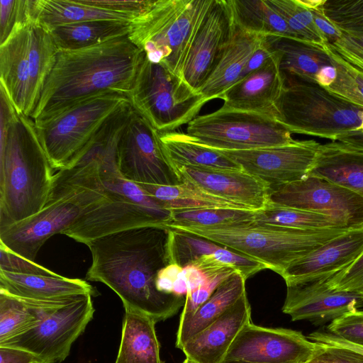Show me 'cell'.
Segmentation results:
<instances>
[{
    "mask_svg": "<svg viewBox=\"0 0 363 363\" xmlns=\"http://www.w3.org/2000/svg\"><path fill=\"white\" fill-rule=\"evenodd\" d=\"M0 290L26 301H56L67 297L90 294L96 290L88 282L62 275H33L0 270Z\"/></svg>",
    "mask_w": 363,
    "mask_h": 363,
    "instance_id": "obj_25",
    "label": "cell"
},
{
    "mask_svg": "<svg viewBox=\"0 0 363 363\" xmlns=\"http://www.w3.org/2000/svg\"><path fill=\"white\" fill-rule=\"evenodd\" d=\"M276 104V118L291 133L337 141L360 131L363 108L327 88L293 77H284Z\"/></svg>",
    "mask_w": 363,
    "mask_h": 363,
    "instance_id": "obj_8",
    "label": "cell"
},
{
    "mask_svg": "<svg viewBox=\"0 0 363 363\" xmlns=\"http://www.w3.org/2000/svg\"><path fill=\"white\" fill-rule=\"evenodd\" d=\"M255 211L229 208L183 209L171 211L167 227H216L251 223Z\"/></svg>",
    "mask_w": 363,
    "mask_h": 363,
    "instance_id": "obj_36",
    "label": "cell"
},
{
    "mask_svg": "<svg viewBox=\"0 0 363 363\" xmlns=\"http://www.w3.org/2000/svg\"><path fill=\"white\" fill-rule=\"evenodd\" d=\"M130 102L121 92L109 91L87 98L49 119L34 122L40 142L53 169L67 167L105 121Z\"/></svg>",
    "mask_w": 363,
    "mask_h": 363,
    "instance_id": "obj_12",
    "label": "cell"
},
{
    "mask_svg": "<svg viewBox=\"0 0 363 363\" xmlns=\"http://www.w3.org/2000/svg\"><path fill=\"white\" fill-rule=\"evenodd\" d=\"M308 176L323 179L363 198V150L340 141L320 144Z\"/></svg>",
    "mask_w": 363,
    "mask_h": 363,
    "instance_id": "obj_26",
    "label": "cell"
},
{
    "mask_svg": "<svg viewBox=\"0 0 363 363\" xmlns=\"http://www.w3.org/2000/svg\"><path fill=\"white\" fill-rule=\"evenodd\" d=\"M320 7L342 33L363 37V0H321Z\"/></svg>",
    "mask_w": 363,
    "mask_h": 363,
    "instance_id": "obj_39",
    "label": "cell"
},
{
    "mask_svg": "<svg viewBox=\"0 0 363 363\" xmlns=\"http://www.w3.org/2000/svg\"><path fill=\"white\" fill-rule=\"evenodd\" d=\"M320 145L315 140H308L252 150H217L271 189L307 177Z\"/></svg>",
    "mask_w": 363,
    "mask_h": 363,
    "instance_id": "obj_17",
    "label": "cell"
},
{
    "mask_svg": "<svg viewBox=\"0 0 363 363\" xmlns=\"http://www.w3.org/2000/svg\"><path fill=\"white\" fill-rule=\"evenodd\" d=\"M264 39L247 62L246 67H245L241 74L240 79L244 78L250 73L260 68L272 55V53L270 52L264 43Z\"/></svg>",
    "mask_w": 363,
    "mask_h": 363,
    "instance_id": "obj_53",
    "label": "cell"
},
{
    "mask_svg": "<svg viewBox=\"0 0 363 363\" xmlns=\"http://www.w3.org/2000/svg\"><path fill=\"white\" fill-rule=\"evenodd\" d=\"M117 167L125 179L136 184L182 183L164 150L160 133L134 108L118 143Z\"/></svg>",
    "mask_w": 363,
    "mask_h": 363,
    "instance_id": "obj_14",
    "label": "cell"
},
{
    "mask_svg": "<svg viewBox=\"0 0 363 363\" xmlns=\"http://www.w3.org/2000/svg\"><path fill=\"white\" fill-rule=\"evenodd\" d=\"M160 138L167 157L177 170L183 166L242 169L218 150L198 142L186 133H160Z\"/></svg>",
    "mask_w": 363,
    "mask_h": 363,
    "instance_id": "obj_32",
    "label": "cell"
},
{
    "mask_svg": "<svg viewBox=\"0 0 363 363\" xmlns=\"http://www.w3.org/2000/svg\"><path fill=\"white\" fill-rule=\"evenodd\" d=\"M155 323L149 316L125 308L115 363H163Z\"/></svg>",
    "mask_w": 363,
    "mask_h": 363,
    "instance_id": "obj_28",
    "label": "cell"
},
{
    "mask_svg": "<svg viewBox=\"0 0 363 363\" xmlns=\"http://www.w3.org/2000/svg\"><path fill=\"white\" fill-rule=\"evenodd\" d=\"M0 270L33 275H58L36 262L16 254L2 244H0Z\"/></svg>",
    "mask_w": 363,
    "mask_h": 363,
    "instance_id": "obj_45",
    "label": "cell"
},
{
    "mask_svg": "<svg viewBox=\"0 0 363 363\" xmlns=\"http://www.w3.org/2000/svg\"><path fill=\"white\" fill-rule=\"evenodd\" d=\"M128 96L133 108L160 133L188 124L208 102L181 77L145 55Z\"/></svg>",
    "mask_w": 363,
    "mask_h": 363,
    "instance_id": "obj_10",
    "label": "cell"
},
{
    "mask_svg": "<svg viewBox=\"0 0 363 363\" xmlns=\"http://www.w3.org/2000/svg\"><path fill=\"white\" fill-rule=\"evenodd\" d=\"M57 52L50 31L32 21L0 45V86L18 114L31 118Z\"/></svg>",
    "mask_w": 363,
    "mask_h": 363,
    "instance_id": "obj_7",
    "label": "cell"
},
{
    "mask_svg": "<svg viewBox=\"0 0 363 363\" xmlns=\"http://www.w3.org/2000/svg\"><path fill=\"white\" fill-rule=\"evenodd\" d=\"M39 319L34 308L0 290V345L28 330Z\"/></svg>",
    "mask_w": 363,
    "mask_h": 363,
    "instance_id": "obj_37",
    "label": "cell"
},
{
    "mask_svg": "<svg viewBox=\"0 0 363 363\" xmlns=\"http://www.w3.org/2000/svg\"><path fill=\"white\" fill-rule=\"evenodd\" d=\"M107 198L103 185L74 186L53 181L48 201L38 213L0 228V244L35 262L42 245L62 233L84 213Z\"/></svg>",
    "mask_w": 363,
    "mask_h": 363,
    "instance_id": "obj_9",
    "label": "cell"
},
{
    "mask_svg": "<svg viewBox=\"0 0 363 363\" xmlns=\"http://www.w3.org/2000/svg\"><path fill=\"white\" fill-rule=\"evenodd\" d=\"M233 269L225 270L211 277L202 285L188 293L181 314L179 324L188 320L196 310L211 296L217 286L233 272Z\"/></svg>",
    "mask_w": 363,
    "mask_h": 363,
    "instance_id": "obj_43",
    "label": "cell"
},
{
    "mask_svg": "<svg viewBox=\"0 0 363 363\" xmlns=\"http://www.w3.org/2000/svg\"><path fill=\"white\" fill-rule=\"evenodd\" d=\"M213 3L155 0L148 11L130 21L128 38L150 62L182 79L192 43Z\"/></svg>",
    "mask_w": 363,
    "mask_h": 363,
    "instance_id": "obj_4",
    "label": "cell"
},
{
    "mask_svg": "<svg viewBox=\"0 0 363 363\" xmlns=\"http://www.w3.org/2000/svg\"><path fill=\"white\" fill-rule=\"evenodd\" d=\"M186 133L216 150H252L295 141L274 116L222 107L196 116L187 124Z\"/></svg>",
    "mask_w": 363,
    "mask_h": 363,
    "instance_id": "obj_13",
    "label": "cell"
},
{
    "mask_svg": "<svg viewBox=\"0 0 363 363\" xmlns=\"http://www.w3.org/2000/svg\"><path fill=\"white\" fill-rule=\"evenodd\" d=\"M319 345L318 353L308 363H363V356L350 350Z\"/></svg>",
    "mask_w": 363,
    "mask_h": 363,
    "instance_id": "obj_48",
    "label": "cell"
},
{
    "mask_svg": "<svg viewBox=\"0 0 363 363\" xmlns=\"http://www.w3.org/2000/svg\"><path fill=\"white\" fill-rule=\"evenodd\" d=\"M285 21L296 38L323 45L327 43L316 27L311 11L299 0H266Z\"/></svg>",
    "mask_w": 363,
    "mask_h": 363,
    "instance_id": "obj_38",
    "label": "cell"
},
{
    "mask_svg": "<svg viewBox=\"0 0 363 363\" xmlns=\"http://www.w3.org/2000/svg\"><path fill=\"white\" fill-rule=\"evenodd\" d=\"M307 337L311 341L324 346L347 349L363 356V346L354 344L328 331L317 330L310 333Z\"/></svg>",
    "mask_w": 363,
    "mask_h": 363,
    "instance_id": "obj_49",
    "label": "cell"
},
{
    "mask_svg": "<svg viewBox=\"0 0 363 363\" xmlns=\"http://www.w3.org/2000/svg\"><path fill=\"white\" fill-rule=\"evenodd\" d=\"M332 45L337 51L363 60V37L342 33L340 38Z\"/></svg>",
    "mask_w": 363,
    "mask_h": 363,
    "instance_id": "obj_51",
    "label": "cell"
},
{
    "mask_svg": "<svg viewBox=\"0 0 363 363\" xmlns=\"http://www.w3.org/2000/svg\"><path fill=\"white\" fill-rule=\"evenodd\" d=\"M235 30L228 0H213L186 60L183 80L198 91L217 66Z\"/></svg>",
    "mask_w": 363,
    "mask_h": 363,
    "instance_id": "obj_19",
    "label": "cell"
},
{
    "mask_svg": "<svg viewBox=\"0 0 363 363\" xmlns=\"http://www.w3.org/2000/svg\"><path fill=\"white\" fill-rule=\"evenodd\" d=\"M31 21L30 0L0 1V45L5 43L15 27Z\"/></svg>",
    "mask_w": 363,
    "mask_h": 363,
    "instance_id": "obj_42",
    "label": "cell"
},
{
    "mask_svg": "<svg viewBox=\"0 0 363 363\" xmlns=\"http://www.w3.org/2000/svg\"><path fill=\"white\" fill-rule=\"evenodd\" d=\"M228 1L234 24L238 28L264 37L296 38L285 21L266 0Z\"/></svg>",
    "mask_w": 363,
    "mask_h": 363,
    "instance_id": "obj_34",
    "label": "cell"
},
{
    "mask_svg": "<svg viewBox=\"0 0 363 363\" xmlns=\"http://www.w3.org/2000/svg\"><path fill=\"white\" fill-rule=\"evenodd\" d=\"M362 252L363 228L349 230L292 263L281 277L287 282L332 276L348 267Z\"/></svg>",
    "mask_w": 363,
    "mask_h": 363,
    "instance_id": "obj_24",
    "label": "cell"
},
{
    "mask_svg": "<svg viewBox=\"0 0 363 363\" xmlns=\"http://www.w3.org/2000/svg\"><path fill=\"white\" fill-rule=\"evenodd\" d=\"M332 48L344 61H345L353 68L363 74V60L340 53L338 51H337L333 46Z\"/></svg>",
    "mask_w": 363,
    "mask_h": 363,
    "instance_id": "obj_56",
    "label": "cell"
},
{
    "mask_svg": "<svg viewBox=\"0 0 363 363\" xmlns=\"http://www.w3.org/2000/svg\"><path fill=\"white\" fill-rule=\"evenodd\" d=\"M323 46L332 59L337 76L329 86L331 92L363 108V74L344 61L328 43Z\"/></svg>",
    "mask_w": 363,
    "mask_h": 363,
    "instance_id": "obj_40",
    "label": "cell"
},
{
    "mask_svg": "<svg viewBox=\"0 0 363 363\" xmlns=\"http://www.w3.org/2000/svg\"><path fill=\"white\" fill-rule=\"evenodd\" d=\"M183 272L187 282V294L203 284L208 279L210 278L207 277L199 269L191 265L183 267Z\"/></svg>",
    "mask_w": 363,
    "mask_h": 363,
    "instance_id": "obj_54",
    "label": "cell"
},
{
    "mask_svg": "<svg viewBox=\"0 0 363 363\" xmlns=\"http://www.w3.org/2000/svg\"><path fill=\"white\" fill-rule=\"evenodd\" d=\"M169 229L171 264L186 267L203 255L213 254L220 247L219 244L197 235Z\"/></svg>",
    "mask_w": 363,
    "mask_h": 363,
    "instance_id": "obj_41",
    "label": "cell"
},
{
    "mask_svg": "<svg viewBox=\"0 0 363 363\" xmlns=\"http://www.w3.org/2000/svg\"><path fill=\"white\" fill-rule=\"evenodd\" d=\"M264 43L277 57L284 77H293L324 87L335 81L336 68L323 45L275 35L265 37Z\"/></svg>",
    "mask_w": 363,
    "mask_h": 363,
    "instance_id": "obj_21",
    "label": "cell"
},
{
    "mask_svg": "<svg viewBox=\"0 0 363 363\" xmlns=\"http://www.w3.org/2000/svg\"><path fill=\"white\" fill-rule=\"evenodd\" d=\"M251 322L245 292L221 316L191 337L181 349L194 363H221L241 330Z\"/></svg>",
    "mask_w": 363,
    "mask_h": 363,
    "instance_id": "obj_23",
    "label": "cell"
},
{
    "mask_svg": "<svg viewBox=\"0 0 363 363\" xmlns=\"http://www.w3.org/2000/svg\"><path fill=\"white\" fill-rule=\"evenodd\" d=\"M284 82L278 58L272 53L260 68L236 82L221 96L220 99L223 101L221 107L276 118V104L282 93Z\"/></svg>",
    "mask_w": 363,
    "mask_h": 363,
    "instance_id": "obj_22",
    "label": "cell"
},
{
    "mask_svg": "<svg viewBox=\"0 0 363 363\" xmlns=\"http://www.w3.org/2000/svg\"><path fill=\"white\" fill-rule=\"evenodd\" d=\"M221 363H244V362H225V361H223Z\"/></svg>",
    "mask_w": 363,
    "mask_h": 363,
    "instance_id": "obj_58",
    "label": "cell"
},
{
    "mask_svg": "<svg viewBox=\"0 0 363 363\" xmlns=\"http://www.w3.org/2000/svg\"><path fill=\"white\" fill-rule=\"evenodd\" d=\"M328 284L335 290L363 295V252L348 267L330 277Z\"/></svg>",
    "mask_w": 363,
    "mask_h": 363,
    "instance_id": "obj_46",
    "label": "cell"
},
{
    "mask_svg": "<svg viewBox=\"0 0 363 363\" xmlns=\"http://www.w3.org/2000/svg\"><path fill=\"white\" fill-rule=\"evenodd\" d=\"M268 202L330 216L349 229L363 228V198L323 179L307 176L271 188Z\"/></svg>",
    "mask_w": 363,
    "mask_h": 363,
    "instance_id": "obj_15",
    "label": "cell"
},
{
    "mask_svg": "<svg viewBox=\"0 0 363 363\" xmlns=\"http://www.w3.org/2000/svg\"><path fill=\"white\" fill-rule=\"evenodd\" d=\"M171 230L163 225L130 228L96 238L86 245L92 262L86 279L101 282L121 299L125 308L164 320L184 306L186 296L159 291V271L171 264Z\"/></svg>",
    "mask_w": 363,
    "mask_h": 363,
    "instance_id": "obj_1",
    "label": "cell"
},
{
    "mask_svg": "<svg viewBox=\"0 0 363 363\" xmlns=\"http://www.w3.org/2000/svg\"><path fill=\"white\" fill-rule=\"evenodd\" d=\"M0 363H41L39 359L25 350L0 346Z\"/></svg>",
    "mask_w": 363,
    "mask_h": 363,
    "instance_id": "obj_52",
    "label": "cell"
},
{
    "mask_svg": "<svg viewBox=\"0 0 363 363\" xmlns=\"http://www.w3.org/2000/svg\"><path fill=\"white\" fill-rule=\"evenodd\" d=\"M245 281L246 279L238 272L225 279L194 314L188 320L179 324L176 347L182 349L191 337L231 308L246 292Z\"/></svg>",
    "mask_w": 363,
    "mask_h": 363,
    "instance_id": "obj_29",
    "label": "cell"
},
{
    "mask_svg": "<svg viewBox=\"0 0 363 363\" xmlns=\"http://www.w3.org/2000/svg\"><path fill=\"white\" fill-rule=\"evenodd\" d=\"M177 172L182 181L246 210H262L268 202L270 186L242 169L183 166Z\"/></svg>",
    "mask_w": 363,
    "mask_h": 363,
    "instance_id": "obj_20",
    "label": "cell"
},
{
    "mask_svg": "<svg viewBox=\"0 0 363 363\" xmlns=\"http://www.w3.org/2000/svg\"><path fill=\"white\" fill-rule=\"evenodd\" d=\"M252 223L297 230H352L330 216L269 202L262 210L255 211Z\"/></svg>",
    "mask_w": 363,
    "mask_h": 363,
    "instance_id": "obj_35",
    "label": "cell"
},
{
    "mask_svg": "<svg viewBox=\"0 0 363 363\" xmlns=\"http://www.w3.org/2000/svg\"><path fill=\"white\" fill-rule=\"evenodd\" d=\"M319 348L300 331L262 327L250 322L238 333L223 361L308 363Z\"/></svg>",
    "mask_w": 363,
    "mask_h": 363,
    "instance_id": "obj_16",
    "label": "cell"
},
{
    "mask_svg": "<svg viewBox=\"0 0 363 363\" xmlns=\"http://www.w3.org/2000/svg\"><path fill=\"white\" fill-rule=\"evenodd\" d=\"M247 255L282 276L294 262L349 230H297L251 223L216 227L171 226Z\"/></svg>",
    "mask_w": 363,
    "mask_h": 363,
    "instance_id": "obj_5",
    "label": "cell"
},
{
    "mask_svg": "<svg viewBox=\"0 0 363 363\" xmlns=\"http://www.w3.org/2000/svg\"><path fill=\"white\" fill-rule=\"evenodd\" d=\"M264 38L235 26L233 35L217 66L197 91L208 101L220 99L230 87L240 79L247 62Z\"/></svg>",
    "mask_w": 363,
    "mask_h": 363,
    "instance_id": "obj_27",
    "label": "cell"
},
{
    "mask_svg": "<svg viewBox=\"0 0 363 363\" xmlns=\"http://www.w3.org/2000/svg\"><path fill=\"white\" fill-rule=\"evenodd\" d=\"M31 21L48 30L65 24L94 20L131 21L128 15L82 4L77 0H30Z\"/></svg>",
    "mask_w": 363,
    "mask_h": 363,
    "instance_id": "obj_30",
    "label": "cell"
},
{
    "mask_svg": "<svg viewBox=\"0 0 363 363\" xmlns=\"http://www.w3.org/2000/svg\"><path fill=\"white\" fill-rule=\"evenodd\" d=\"M360 132L363 133V124L362 125V127H361V129H360Z\"/></svg>",
    "mask_w": 363,
    "mask_h": 363,
    "instance_id": "obj_59",
    "label": "cell"
},
{
    "mask_svg": "<svg viewBox=\"0 0 363 363\" xmlns=\"http://www.w3.org/2000/svg\"><path fill=\"white\" fill-rule=\"evenodd\" d=\"M182 363H194L191 360L189 359L188 358H186L185 360Z\"/></svg>",
    "mask_w": 363,
    "mask_h": 363,
    "instance_id": "obj_57",
    "label": "cell"
},
{
    "mask_svg": "<svg viewBox=\"0 0 363 363\" xmlns=\"http://www.w3.org/2000/svg\"><path fill=\"white\" fill-rule=\"evenodd\" d=\"M130 27V21L94 20L56 26L49 31L58 50H74L127 36Z\"/></svg>",
    "mask_w": 363,
    "mask_h": 363,
    "instance_id": "obj_31",
    "label": "cell"
},
{
    "mask_svg": "<svg viewBox=\"0 0 363 363\" xmlns=\"http://www.w3.org/2000/svg\"><path fill=\"white\" fill-rule=\"evenodd\" d=\"M78 2L115 13L138 17L150 9L155 0H77Z\"/></svg>",
    "mask_w": 363,
    "mask_h": 363,
    "instance_id": "obj_47",
    "label": "cell"
},
{
    "mask_svg": "<svg viewBox=\"0 0 363 363\" xmlns=\"http://www.w3.org/2000/svg\"><path fill=\"white\" fill-rule=\"evenodd\" d=\"M327 331L354 344L363 346V311L355 310L334 320Z\"/></svg>",
    "mask_w": 363,
    "mask_h": 363,
    "instance_id": "obj_44",
    "label": "cell"
},
{
    "mask_svg": "<svg viewBox=\"0 0 363 363\" xmlns=\"http://www.w3.org/2000/svg\"><path fill=\"white\" fill-rule=\"evenodd\" d=\"M332 276L285 282L286 296L282 312L290 315L293 321L308 320L321 325L362 308L363 295L332 289L328 284Z\"/></svg>",
    "mask_w": 363,
    "mask_h": 363,
    "instance_id": "obj_18",
    "label": "cell"
},
{
    "mask_svg": "<svg viewBox=\"0 0 363 363\" xmlns=\"http://www.w3.org/2000/svg\"><path fill=\"white\" fill-rule=\"evenodd\" d=\"M107 198L84 213L62 234L87 245L91 241L122 230L168 224L171 211L162 208L136 183L125 179L117 164L99 166Z\"/></svg>",
    "mask_w": 363,
    "mask_h": 363,
    "instance_id": "obj_6",
    "label": "cell"
},
{
    "mask_svg": "<svg viewBox=\"0 0 363 363\" xmlns=\"http://www.w3.org/2000/svg\"><path fill=\"white\" fill-rule=\"evenodd\" d=\"M0 228L41 211L51 191L54 174L33 120L17 114L1 136Z\"/></svg>",
    "mask_w": 363,
    "mask_h": 363,
    "instance_id": "obj_3",
    "label": "cell"
},
{
    "mask_svg": "<svg viewBox=\"0 0 363 363\" xmlns=\"http://www.w3.org/2000/svg\"><path fill=\"white\" fill-rule=\"evenodd\" d=\"M144 55L128 35L86 48L58 50L31 118L45 121L106 91L128 96Z\"/></svg>",
    "mask_w": 363,
    "mask_h": 363,
    "instance_id": "obj_2",
    "label": "cell"
},
{
    "mask_svg": "<svg viewBox=\"0 0 363 363\" xmlns=\"http://www.w3.org/2000/svg\"><path fill=\"white\" fill-rule=\"evenodd\" d=\"M337 141L363 150V133L360 131L348 133Z\"/></svg>",
    "mask_w": 363,
    "mask_h": 363,
    "instance_id": "obj_55",
    "label": "cell"
},
{
    "mask_svg": "<svg viewBox=\"0 0 363 363\" xmlns=\"http://www.w3.org/2000/svg\"><path fill=\"white\" fill-rule=\"evenodd\" d=\"M138 184L162 208L169 211L199 208L246 210L237 204L209 194L186 181L169 186Z\"/></svg>",
    "mask_w": 363,
    "mask_h": 363,
    "instance_id": "obj_33",
    "label": "cell"
},
{
    "mask_svg": "<svg viewBox=\"0 0 363 363\" xmlns=\"http://www.w3.org/2000/svg\"><path fill=\"white\" fill-rule=\"evenodd\" d=\"M91 297L90 294H80L56 301L21 299L35 308L39 321L0 346L28 351L41 363L63 362L93 318L95 310Z\"/></svg>",
    "mask_w": 363,
    "mask_h": 363,
    "instance_id": "obj_11",
    "label": "cell"
},
{
    "mask_svg": "<svg viewBox=\"0 0 363 363\" xmlns=\"http://www.w3.org/2000/svg\"><path fill=\"white\" fill-rule=\"evenodd\" d=\"M320 3L321 0H318L315 6L308 9L313 13L315 24L319 31L327 43L333 44L340 38L342 33L324 16L320 7Z\"/></svg>",
    "mask_w": 363,
    "mask_h": 363,
    "instance_id": "obj_50",
    "label": "cell"
}]
</instances>
